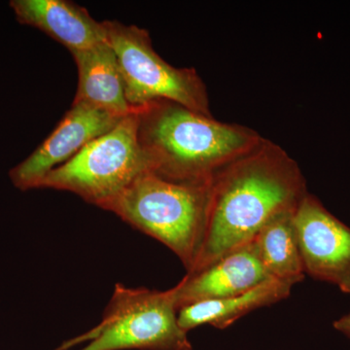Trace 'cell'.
Listing matches in <instances>:
<instances>
[{
  "mask_svg": "<svg viewBox=\"0 0 350 350\" xmlns=\"http://www.w3.org/2000/svg\"><path fill=\"white\" fill-rule=\"evenodd\" d=\"M308 193L296 161L264 138L254 150L214 175L206 237L187 273L250 243L271 218L296 209Z\"/></svg>",
  "mask_w": 350,
  "mask_h": 350,
  "instance_id": "1",
  "label": "cell"
},
{
  "mask_svg": "<svg viewBox=\"0 0 350 350\" xmlns=\"http://www.w3.org/2000/svg\"><path fill=\"white\" fill-rule=\"evenodd\" d=\"M137 139L150 172L170 180L207 182L254 150L264 137L167 100L135 110Z\"/></svg>",
  "mask_w": 350,
  "mask_h": 350,
  "instance_id": "2",
  "label": "cell"
},
{
  "mask_svg": "<svg viewBox=\"0 0 350 350\" xmlns=\"http://www.w3.org/2000/svg\"><path fill=\"white\" fill-rule=\"evenodd\" d=\"M213 180H170L146 172L103 207L165 244L190 271L208 222Z\"/></svg>",
  "mask_w": 350,
  "mask_h": 350,
  "instance_id": "3",
  "label": "cell"
},
{
  "mask_svg": "<svg viewBox=\"0 0 350 350\" xmlns=\"http://www.w3.org/2000/svg\"><path fill=\"white\" fill-rule=\"evenodd\" d=\"M177 312L172 289L116 284L100 323L57 350H193Z\"/></svg>",
  "mask_w": 350,
  "mask_h": 350,
  "instance_id": "4",
  "label": "cell"
},
{
  "mask_svg": "<svg viewBox=\"0 0 350 350\" xmlns=\"http://www.w3.org/2000/svg\"><path fill=\"white\" fill-rule=\"evenodd\" d=\"M146 172L150 169L138 144L135 111L46 175L38 188L75 193L103 209Z\"/></svg>",
  "mask_w": 350,
  "mask_h": 350,
  "instance_id": "5",
  "label": "cell"
},
{
  "mask_svg": "<svg viewBox=\"0 0 350 350\" xmlns=\"http://www.w3.org/2000/svg\"><path fill=\"white\" fill-rule=\"evenodd\" d=\"M118 61L126 100L133 110L167 100L213 116L206 84L195 68H174L157 54L149 32L118 21H103Z\"/></svg>",
  "mask_w": 350,
  "mask_h": 350,
  "instance_id": "6",
  "label": "cell"
},
{
  "mask_svg": "<svg viewBox=\"0 0 350 350\" xmlns=\"http://www.w3.org/2000/svg\"><path fill=\"white\" fill-rule=\"evenodd\" d=\"M305 273L350 293V228L308 193L294 213Z\"/></svg>",
  "mask_w": 350,
  "mask_h": 350,
  "instance_id": "7",
  "label": "cell"
},
{
  "mask_svg": "<svg viewBox=\"0 0 350 350\" xmlns=\"http://www.w3.org/2000/svg\"><path fill=\"white\" fill-rule=\"evenodd\" d=\"M123 118L87 103H73L45 142L11 170L14 185L23 191L38 188L46 175L111 131Z\"/></svg>",
  "mask_w": 350,
  "mask_h": 350,
  "instance_id": "8",
  "label": "cell"
},
{
  "mask_svg": "<svg viewBox=\"0 0 350 350\" xmlns=\"http://www.w3.org/2000/svg\"><path fill=\"white\" fill-rule=\"evenodd\" d=\"M271 280L254 241L220 258L211 266L187 273L172 288L177 310L200 301L245 293Z\"/></svg>",
  "mask_w": 350,
  "mask_h": 350,
  "instance_id": "9",
  "label": "cell"
},
{
  "mask_svg": "<svg viewBox=\"0 0 350 350\" xmlns=\"http://www.w3.org/2000/svg\"><path fill=\"white\" fill-rule=\"evenodd\" d=\"M21 24L31 25L68 48L71 54L107 42L103 22L85 7L68 0H13L10 2Z\"/></svg>",
  "mask_w": 350,
  "mask_h": 350,
  "instance_id": "10",
  "label": "cell"
},
{
  "mask_svg": "<svg viewBox=\"0 0 350 350\" xmlns=\"http://www.w3.org/2000/svg\"><path fill=\"white\" fill-rule=\"evenodd\" d=\"M72 56L78 70L73 103H87L121 117L135 112L126 100L118 61L108 40Z\"/></svg>",
  "mask_w": 350,
  "mask_h": 350,
  "instance_id": "11",
  "label": "cell"
},
{
  "mask_svg": "<svg viewBox=\"0 0 350 350\" xmlns=\"http://www.w3.org/2000/svg\"><path fill=\"white\" fill-rule=\"evenodd\" d=\"M292 288L289 283L271 278L245 293L183 306L177 312L179 326L187 333L204 325L228 328L248 313L285 300Z\"/></svg>",
  "mask_w": 350,
  "mask_h": 350,
  "instance_id": "12",
  "label": "cell"
},
{
  "mask_svg": "<svg viewBox=\"0 0 350 350\" xmlns=\"http://www.w3.org/2000/svg\"><path fill=\"white\" fill-rule=\"evenodd\" d=\"M295 211L278 213L253 239L269 278L292 286L303 282L306 275L295 228Z\"/></svg>",
  "mask_w": 350,
  "mask_h": 350,
  "instance_id": "13",
  "label": "cell"
},
{
  "mask_svg": "<svg viewBox=\"0 0 350 350\" xmlns=\"http://www.w3.org/2000/svg\"><path fill=\"white\" fill-rule=\"evenodd\" d=\"M334 328L340 333L344 334L345 337L350 340V310L347 314L342 315L340 319L334 322Z\"/></svg>",
  "mask_w": 350,
  "mask_h": 350,
  "instance_id": "14",
  "label": "cell"
}]
</instances>
